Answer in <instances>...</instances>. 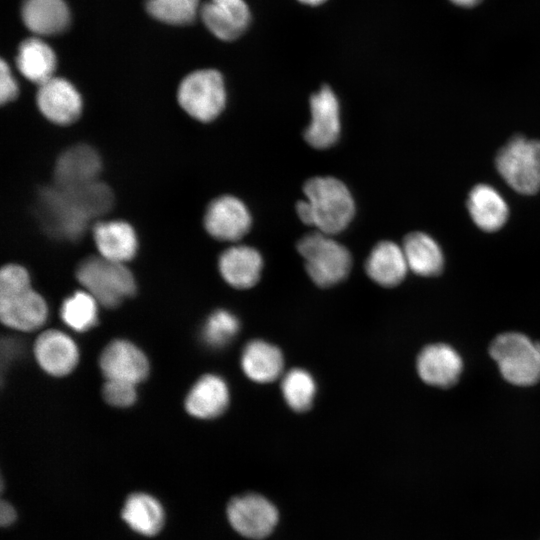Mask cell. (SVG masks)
Instances as JSON below:
<instances>
[{
  "instance_id": "277c9868",
  "label": "cell",
  "mask_w": 540,
  "mask_h": 540,
  "mask_svg": "<svg viewBox=\"0 0 540 540\" xmlns=\"http://www.w3.org/2000/svg\"><path fill=\"white\" fill-rule=\"evenodd\" d=\"M305 260L308 275L320 287H330L344 280L352 266L348 249L319 231L304 235L297 244Z\"/></svg>"
},
{
  "instance_id": "d590c367",
  "label": "cell",
  "mask_w": 540,
  "mask_h": 540,
  "mask_svg": "<svg viewBox=\"0 0 540 540\" xmlns=\"http://www.w3.org/2000/svg\"><path fill=\"white\" fill-rule=\"evenodd\" d=\"M298 1L306 5L317 6V5L323 4L327 0H298Z\"/></svg>"
},
{
  "instance_id": "603a6c76",
  "label": "cell",
  "mask_w": 540,
  "mask_h": 540,
  "mask_svg": "<svg viewBox=\"0 0 540 540\" xmlns=\"http://www.w3.org/2000/svg\"><path fill=\"white\" fill-rule=\"evenodd\" d=\"M21 14L26 27L38 35L60 33L70 21L69 9L63 0H24Z\"/></svg>"
},
{
  "instance_id": "9c48e42d",
  "label": "cell",
  "mask_w": 540,
  "mask_h": 540,
  "mask_svg": "<svg viewBox=\"0 0 540 540\" xmlns=\"http://www.w3.org/2000/svg\"><path fill=\"white\" fill-rule=\"evenodd\" d=\"M227 518L240 535L260 540L272 533L278 523V510L262 495L249 493L233 498L227 506Z\"/></svg>"
},
{
  "instance_id": "30bf717a",
  "label": "cell",
  "mask_w": 540,
  "mask_h": 540,
  "mask_svg": "<svg viewBox=\"0 0 540 540\" xmlns=\"http://www.w3.org/2000/svg\"><path fill=\"white\" fill-rule=\"evenodd\" d=\"M252 218L246 205L238 198L223 195L211 201L204 215L207 232L221 241H238L247 234Z\"/></svg>"
},
{
  "instance_id": "5b68a950",
  "label": "cell",
  "mask_w": 540,
  "mask_h": 540,
  "mask_svg": "<svg viewBox=\"0 0 540 540\" xmlns=\"http://www.w3.org/2000/svg\"><path fill=\"white\" fill-rule=\"evenodd\" d=\"M502 376L511 384L533 385L540 380V343L518 332L498 335L489 348Z\"/></svg>"
},
{
  "instance_id": "d6a6232c",
  "label": "cell",
  "mask_w": 540,
  "mask_h": 540,
  "mask_svg": "<svg viewBox=\"0 0 540 540\" xmlns=\"http://www.w3.org/2000/svg\"><path fill=\"white\" fill-rule=\"evenodd\" d=\"M18 84L9 65L1 60L0 65V101L2 104L13 101L18 94Z\"/></svg>"
},
{
  "instance_id": "8992f818",
  "label": "cell",
  "mask_w": 540,
  "mask_h": 540,
  "mask_svg": "<svg viewBox=\"0 0 540 540\" xmlns=\"http://www.w3.org/2000/svg\"><path fill=\"white\" fill-rule=\"evenodd\" d=\"M76 276L87 292L108 308L118 306L136 290L135 279L126 266L102 256L83 260Z\"/></svg>"
},
{
  "instance_id": "cb8c5ba5",
  "label": "cell",
  "mask_w": 540,
  "mask_h": 540,
  "mask_svg": "<svg viewBox=\"0 0 540 540\" xmlns=\"http://www.w3.org/2000/svg\"><path fill=\"white\" fill-rule=\"evenodd\" d=\"M241 367L252 381L273 382L283 371V355L276 346L262 340H253L242 352Z\"/></svg>"
},
{
  "instance_id": "8fae6325",
  "label": "cell",
  "mask_w": 540,
  "mask_h": 540,
  "mask_svg": "<svg viewBox=\"0 0 540 540\" xmlns=\"http://www.w3.org/2000/svg\"><path fill=\"white\" fill-rule=\"evenodd\" d=\"M311 122L304 131L307 143L316 149L334 145L340 136V106L332 89L324 85L310 98Z\"/></svg>"
},
{
  "instance_id": "836d02e7",
  "label": "cell",
  "mask_w": 540,
  "mask_h": 540,
  "mask_svg": "<svg viewBox=\"0 0 540 540\" xmlns=\"http://www.w3.org/2000/svg\"><path fill=\"white\" fill-rule=\"evenodd\" d=\"M16 519V511L7 502L2 501L0 505V523L2 526L11 525Z\"/></svg>"
},
{
  "instance_id": "7a4b0ae2",
  "label": "cell",
  "mask_w": 540,
  "mask_h": 540,
  "mask_svg": "<svg viewBox=\"0 0 540 540\" xmlns=\"http://www.w3.org/2000/svg\"><path fill=\"white\" fill-rule=\"evenodd\" d=\"M44 299L30 286L22 266L8 264L0 272V316L8 327L22 331L38 329L47 319Z\"/></svg>"
},
{
  "instance_id": "7402d4cb",
  "label": "cell",
  "mask_w": 540,
  "mask_h": 540,
  "mask_svg": "<svg viewBox=\"0 0 540 540\" xmlns=\"http://www.w3.org/2000/svg\"><path fill=\"white\" fill-rule=\"evenodd\" d=\"M467 208L473 222L487 232L500 229L507 221L509 213L502 195L487 184H479L471 189Z\"/></svg>"
},
{
  "instance_id": "ffe728a7",
  "label": "cell",
  "mask_w": 540,
  "mask_h": 540,
  "mask_svg": "<svg viewBox=\"0 0 540 540\" xmlns=\"http://www.w3.org/2000/svg\"><path fill=\"white\" fill-rule=\"evenodd\" d=\"M93 238L100 255L108 260L124 263L136 254L137 236L127 222H99L94 225Z\"/></svg>"
},
{
  "instance_id": "484cf974",
  "label": "cell",
  "mask_w": 540,
  "mask_h": 540,
  "mask_svg": "<svg viewBox=\"0 0 540 540\" xmlns=\"http://www.w3.org/2000/svg\"><path fill=\"white\" fill-rule=\"evenodd\" d=\"M16 64L25 78L40 85L54 76L56 56L45 42L29 38L20 44Z\"/></svg>"
},
{
  "instance_id": "5bb4252c",
  "label": "cell",
  "mask_w": 540,
  "mask_h": 540,
  "mask_svg": "<svg viewBox=\"0 0 540 540\" xmlns=\"http://www.w3.org/2000/svg\"><path fill=\"white\" fill-rule=\"evenodd\" d=\"M101 159L96 150L85 144L66 149L56 160L54 184L63 188L80 187L97 181Z\"/></svg>"
},
{
  "instance_id": "ba28073f",
  "label": "cell",
  "mask_w": 540,
  "mask_h": 540,
  "mask_svg": "<svg viewBox=\"0 0 540 540\" xmlns=\"http://www.w3.org/2000/svg\"><path fill=\"white\" fill-rule=\"evenodd\" d=\"M177 99L182 109L201 122L214 120L223 111L226 90L222 75L214 69L188 74L180 83Z\"/></svg>"
},
{
  "instance_id": "f1b7e54d",
  "label": "cell",
  "mask_w": 540,
  "mask_h": 540,
  "mask_svg": "<svg viewBox=\"0 0 540 540\" xmlns=\"http://www.w3.org/2000/svg\"><path fill=\"white\" fill-rule=\"evenodd\" d=\"M283 397L296 412L307 411L313 403L316 384L310 373L295 368L285 374L281 382Z\"/></svg>"
},
{
  "instance_id": "9a60e30c",
  "label": "cell",
  "mask_w": 540,
  "mask_h": 540,
  "mask_svg": "<svg viewBox=\"0 0 540 540\" xmlns=\"http://www.w3.org/2000/svg\"><path fill=\"white\" fill-rule=\"evenodd\" d=\"M199 14L207 29L224 41L241 36L250 22L244 0H208L201 5Z\"/></svg>"
},
{
  "instance_id": "1f68e13d",
  "label": "cell",
  "mask_w": 540,
  "mask_h": 540,
  "mask_svg": "<svg viewBox=\"0 0 540 540\" xmlns=\"http://www.w3.org/2000/svg\"><path fill=\"white\" fill-rule=\"evenodd\" d=\"M103 396L110 405L128 407L136 400L135 384L118 380H107L103 387Z\"/></svg>"
},
{
  "instance_id": "4fadbf2b",
  "label": "cell",
  "mask_w": 540,
  "mask_h": 540,
  "mask_svg": "<svg viewBox=\"0 0 540 540\" xmlns=\"http://www.w3.org/2000/svg\"><path fill=\"white\" fill-rule=\"evenodd\" d=\"M100 367L107 380H118L137 384L149 373L145 354L126 340H114L103 350Z\"/></svg>"
},
{
  "instance_id": "e575fe53",
  "label": "cell",
  "mask_w": 540,
  "mask_h": 540,
  "mask_svg": "<svg viewBox=\"0 0 540 540\" xmlns=\"http://www.w3.org/2000/svg\"><path fill=\"white\" fill-rule=\"evenodd\" d=\"M453 4L464 7L471 8L478 5L482 0H450Z\"/></svg>"
},
{
  "instance_id": "44dd1931",
  "label": "cell",
  "mask_w": 540,
  "mask_h": 540,
  "mask_svg": "<svg viewBox=\"0 0 540 540\" xmlns=\"http://www.w3.org/2000/svg\"><path fill=\"white\" fill-rule=\"evenodd\" d=\"M408 269L402 247L391 241L376 244L365 263L367 275L384 287L400 284Z\"/></svg>"
},
{
  "instance_id": "2e32d148",
  "label": "cell",
  "mask_w": 540,
  "mask_h": 540,
  "mask_svg": "<svg viewBox=\"0 0 540 540\" xmlns=\"http://www.w3.org/2000/svg\"><path fill=\"white\" fill-rule=\"evenodd\" d=\"M460 355L449 345L431 344L417 357V371L427 384L441 388L453 386L462 372Z\"/></svg>"
},
{
  "instance_id": "ac0fdd59",
  "label": "cell",
  "mask_w": 540,
  "mask_h": 540,
  "mask_svg": "<svg viewBox=\"0 0 540 540\" xmlns=\"http://www.w3.org/2000/svg\"><path fill=\"white\" fill-rule=\"evenodd\" d=\"M218 267L221 276L229 285L237 289H247L258 282L263 260L255 248L235 245L222 252Z\"/></svg>"
},
{
  "instance_id": "7c38bea8",
  "label": "cell",
  "mask_w": 540,
  "mask_h": 540,
  "mask_svg": "<svg viewBox=\"0 0 540 540\" xmlns=\"http://www.w3.org/2000/svg\"><path fill=\"white\" fill-rule=\"evenodd\" d=\"M36 102L43 116L58 125L74 123L82 111V98L74 85L55 76L39 85Z\"/></svg>"
},
{
  "instance_id": "6da1fadb",
  "label": "cell",
  "mask_w": 540,
  "mask_h": 540,
  "mask_svg": "<svg viewBox=\"0 0 540 540\" xmlns=\"http://www.w3.org/2000/svg\"><path fill=\"white\" fill-rule=\"evenodd\" d=\"M303 191L306 200L296 205L303 223L329 236L347 228L355 214V203L342 181L330 176L313 177L305 182Z\"/></svg>"
},
{
  "instance_id": "4dcf8cb0",
  "label": "cell",
  "mask_w": 540,
  "mask_h": 540,
  "mask_svg": "<svg viewBox=\"0 0 540 540\" xmlns=\"http://www.w3.org/2000/svg\"><path fill=\"white\" fill-rule=\"evenodd\" d=\"M240 323L231 312L223 309L214 311L202 329V339L211 348H222L238 333Z\"/></svg>"
},
{
  "instance_id": "4316f807",
  "label": "cell",
  "mask_w": 540,
  "mask_h": 540,
  "mask_svg": "<svg viewBox=\"0 0 540 540\" xmlns=\"http://www.w3.org/2000/svg\"><path fill=\"white\" fill-rule=\"evenodd\" d=\"M408 268L420 276L438 275L443 268V255L437 242L423 232H412L402 246Z\"/></svg>"
},
{
  "instance_id": "3957f363",
  "label": "cell",
  "mask_w": 540,
  "mask_h": 540,
  "mask_svg": "<svg viewBox=\"0 0 540 540\" xmlns=\"http://www.w3.org/2000/svg\"><path fill=\"white\" fill-rule=\"evenodd\" d=\"M41 227L57 239H79L92 220L77 191L57 185L39 190L34 207Z\"/></svg>"
},
{
  "instance_id": "52a82bcc",
  "label": "cell",
  "mask_w": 540,
  "mask_h": 540,
  "mask_svg": "<svg viewBox=\"0 0 540 540\" xmlns=\"http://www.w3.org/2000/svg\"><path fill=\"white\" fill-rule=\"evenodd\" d=\"M496 168L512 189L534 194L540 189V141L513 137L498 151Z\"/></svg>"
},
{
  "instance_id": "d6986e66",
  "label": "cell",
  "mask_w": 540,
  "mask_h": 540,
  "mask_svg": "<svg viewBox=\"0 0 540 540\" xmlns=\"http://www.w3.org/2000/svg\"><path fill=\"white\" fill-rule=\"evenodd\" d=\"M229 403V391L225 381L214 374L202 376L190 389L185 400L187 412L201 419L221 415Z\"/></svg>"
},
{
  "instance_id": "83f0119b",
  "label": "cell",
  "mask_w": 540,
  "mask_h": 540,
  "mask_svg": "<svg viewBox=\"0 0 540 540\" xmlns=\"http://www.w3.org/2000/svg\"><path fill=\"white\" fill-rule=\"evenodd\" d=\"M60 314L71 329L87 331L97 323V301L88 292L77 291L63 301Z\"/></svg>"
},
{
  "instance_id": "e0dca14e",
  "label": "cell",
  "mask_w": 540,
  "mask_h": 540,
  "mask_svg": "<svg viewBox=\"0 0 540 540\" xmlns=\"http://www.w3.org/2000/svg\"><path fill=\"white\" fill-rule=\"evenodd\" d=\"M34 353L41 368L53 376L70 373L79 359L74 341L57 330H48L39 335L34 345Z\"/></svg>"
},
{
  "instance_id": "d4e9b609",
  "label": "cell",
  "mask_w": 540,
  "mask_h": 540,
  "mask_svg": "<svg viewBox=\"0 0 540 540\" xmlns=\"http://www.w3.org/2000/svg\"><path fill=\"white\" fill-rule=\"evenodd\" d=\"M123 520L135 532L144 536L157 534L164 524L160 502L146 493L131 494L121 512Z\"/></svg>"
},
{
  "instance_id": "f546056e",
  "label": "cell",
  "mask_w": 540,
  "mask_h": 540,
  "mask_svg": "<svg viewBox=\"0 0 540 540\" xmlns=\"http://www.w3.org/2000/svg\"><path fill=\"white\" fill-rule=\"evenodd\" d=\"M199 0H147L148 13L155 19L172 25L193 22L200 12Z\"/></svg>"
}]
</instances>
